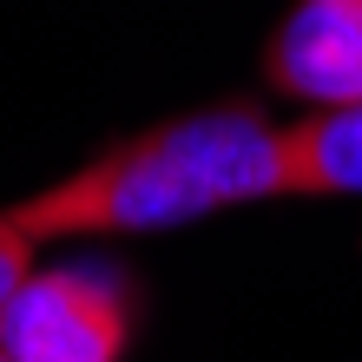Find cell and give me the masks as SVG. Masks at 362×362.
I'll return each instance as SVG.
<instances>
[{"label": "cell", "mask_w": 362, "mask_h": 362, "mask_svg": "<svg viewBox=\"0 0 362 362\" xmlns=\"http://www.w3.org/2000/svg\"><path fill=\"white\" fill-rule=\"evenodd\" d=\"M27 270H33V238L7 218V204H0V310H7V296L27 284Z\"/></svg>", "instance_id": "5b68a950"}, {"label": "cell", "mask_w": 362, "mask_h": 362, "mask_svg": "<svg viewBox=\"0 0 362 362\" xmlns=\"http://www.w3.org/2000/svg\"><path fill=\"white\" fill-rule=\"evenodd\" d=\"M290 198H362V105L284 125Z\"/></svg>", "instance_id": "277c9868"}, {"label": "cell", "mask_w": 362, "mask_h": 362, "mask_svg": "<svg viewBox=\"0 0 362 362\" xmlns=\"http://www.w3.org/2000/svg\"><path fill=\"white\" fill-rule=\"evenodd\" d=\"M0 362H13V356H7V349H0Z\"/></svg>", "instance_id": "8992f818"}, {"label": "cell", "mask_w": 362, "mask_h": 362, "mask_svg": "<svg viewBox=\"0 0 362 362\" xmlns=\"http://www.w3.org/2000/svg\"><path fill=\"white\" fill-rule=\"evenodd\" d=\"M290 198L284 125H270L250 99L198 105L185 119H158L145 132L105 145L79 172L40 185L7 204V218L33 244L47 238H132V230H178L211 211Z\"/></svg>", "instance_id": "6da1fadb"}, {"label": "cell", "mask_w": 362, "mask_h": 362, "mask_svg": "<svg viewBox=\"0 0 362 362\" xmlns=\"http://www.w3.org/2000/svg\"><path fill=\"white\" fill-rule=\"evenodd\" d=\"M264 86L310 112L362 105V0H296L270 33Z\"/></svg>", "instance_id": "3957f363"}, {"label": "cell", "mask_w": 362, "mask_h": 362, "mask_svg": "<svg viewBox=\"0 0 362 362\" xmlns=\"http://www.w3.org/2000/svg\"><path fill=\"white\" fill-rule=\"evenodd\" d=\"M132 343V296L105 270H27L0 310V349L13 362H119Z\"/></svg>", "instance_id": "7a4b0ae2"}]
</instances>
